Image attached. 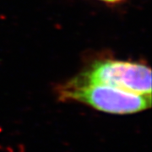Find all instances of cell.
<instances>
[{
    "instance_id": "obj_1",
    "label": "cell",
    "mask_w": 152,
    "mask_h": 152,
    "mask_svg": "<svg viewBox=\"0 0 152 152\" xmlns=\"http://www.w3.org/2000/svg\"><path fill=\"white\" fill-rule=\"evenodd\" d=\"M61 100L75 101L111 114H132L151 107V95H141L102 84L82 83L75 79L59 91Z\"/></svg>"
},
{
    "instance_id": "obj_2",
    "label": "cell",
    "mask_w": 152,
    "mask_h": 152,
    "mask_svg": "<svg viewBox=\"0 0 152 152\" xmlns=\"http://www.w3.org/2000/svg\"><path fill=\"white\" fill-rule=\"evenodd\" d=\"M75 80L82 83L110 86L141 95H151V70L148 66L139 63L97 61Z\"/></svg>"
},
{
    "instance_id": "obj_3",
    "label": "cell",
    "mask_w": 152,
    "mask_h": 152,
    "mask_svg": "<svg viewBox=\"0 0 152 152\" xmlns=\"http://www.w3.org/2000/svg\"><path fill=\"white\" fill-rule=\"evenodd\" d=\"M102 1L108 2V3H116V2H118V1H121V0H102Z\"/></svg>"
}]
</instances>
